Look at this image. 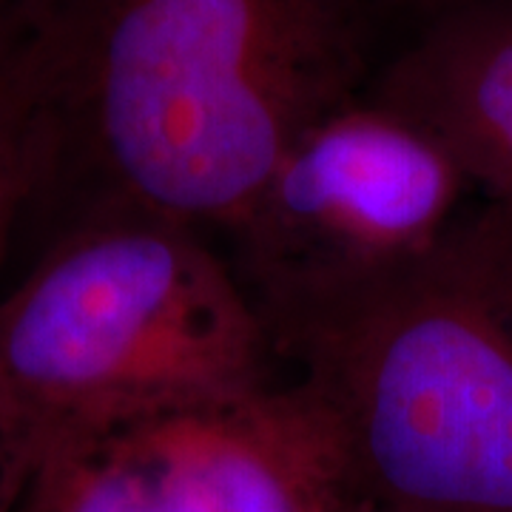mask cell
Masks as SVG:
<instances>
[{"mask_svg":"<svg viewBox=\"0 0 512 512\" xmlns=\"http://www.w3.org/2000/svg\"><path fill=\"white\" fill-rule=\"evenodd\" d=\"M23 55L49 126L35 208L231 231L362 97L367 20L362 0H49Z\"/></svg>","mask_w":512,"mask_h":512,"instance_id":"1","label":"cell"},{"mask_svg":"<svg viewBox=\"0 0 512 512\" xmlns=\"http://www.w3.org/2000/svg\"><path fill=\"white\" fill-rule=\"evenodd\" d=\"M262 313L197 228L106 211L60 228L0 299V441H66L274 382Z\"/></svg>","mask_w":512,"mask_h":512,"instance_id":"2","label":"cell"},{"mask_svg":"<svg viewBox=\"0 0 512 512\" xmlns=\"http://www.w3.org/2000/svg\"><path fill=\"white\" fill-rule=\"evenodd\" d=\"M384 512H512V205L461 214L430 254L291 339Z\"/></svg>","mask_w":512,"mask_h":512,"instance_id":"3","label":"cell"},{"mask_svg":"<svg viewBox=\"0 0 512 512\" xmlns=\"http://www.w3.org/2000/svg\"><path fill=\"white\" fill-rule=\"evenodd\" d=\"M470 188L439 140L367 94L313 126L228 231L276 353L430 254Z\"/></svg>","mask_w":512,"mask_h":512,"instance_id":"4","label":"cell"},{"mask_svg":"<svg viewBox=\"0 0 512 512\" xmlns=\"http://www.w3.org/2000/svg\"><path fill=\"white\" fill-rule=\"evenodd\" d=\"M339 430L305 382L188 404L66 441L18 512H353Z\"/></svg>","mask_w":512,"mask_h":512,"instance_id":"5","label":"cell"},{"mask_svg":"<svg viewBox=\"0 0 512 512\" xmlns=\"http://www.w3.org/2000/svg\"><path fill=\"white\" fill-rule=\"evenodd\" d=\"M365 94L439 140L487 200L512 205V0L427 18Z\"/></svg>","mask_w":512,"mask_h":512,"instance_id":"6","label":"cell"},{"mask_svg":"<svg viewBox=\"0 0 512 512\" xmlns=\"http://www.w3.org/2000/svg\"><path fill=\"white\" fill-rule=\"evenodd\" d=\"M49 165V126L20 49L0 66V268L20 222L32 214Z\"/></svg>","mask_w":512,"mask_h":512,"instance_id":"7","label":"cell"},{"mask_svg":"<svg viewBox=\"0 0 512 512\" xmlns=\"http://www.w3.org/2000/svg\"><path fill=\"white\" fill-rule=\"evenodd\" d=\"M49 0H0V66L9 63L35 35Z\"/></svg>","mask_w":512,"mask_h":512,"instance_id":"8","label":"cell"},{"mask_svg":"<svg viewBox=\"0 0 512 512\" xmlns=\"http://www.w3.org/2000/svg\"><path fill=\"white\" fill-rule=\"evenodd\" d=\"M29 484V470L20 458L0 441V512H18Z\"/></svg>","mask_w":512,"mask_h":512,"instance_id":"9","label":"cell"},{"mask_svg":"<svg viewBox=\"0 0 512 512\" xmlns=\"http://www.w3.org/2000/svg\"><path fill=\"white\" fill-rule=\"evenodd\" d=\"M402 6L410 9H419L427 18H436L441 12H450V9H461V6H470V3H484V0H396Z\"/></svg>","mask_w":512,"mask_h":512,"instance_id":"10","label":"cell"},{"mask_svg":"<svg viewBox=\"0 0 512 512\" xmlns=\"http://www.w3.org/2000/svg\"><path fill=\"white\" fill-rule=\"evenodd\" d=\"M353 512H384V510H379V507H373L370 501H365V498H362V501H359V504L353 507Z\"/></svg>","mask_w":512,"mask_h":512,"instance_id":"11","label":"cell"}]
</instances>
